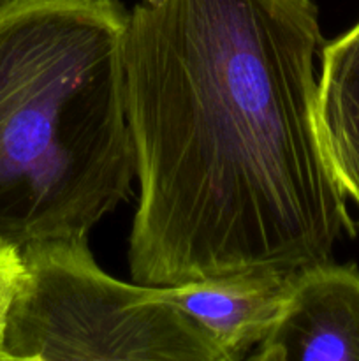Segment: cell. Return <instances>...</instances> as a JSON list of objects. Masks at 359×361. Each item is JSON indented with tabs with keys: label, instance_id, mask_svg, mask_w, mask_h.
<instances>
[{
	"label": "cell",
	"instance_id": "obj_1",
	"mask_svg": "<svg viewBox=\"0 0 359 361\" xmlns=\"http://www.w3.org/2000/svg\"><path fill=\"white\" fill-rule=\"evenodd\" d=\"M313 0H139L127 116L137 284L324 263L358 228L317 126Z\"/></svg>",
	"mask_w": 359,
	"mask_h": 361
},
{
	"label": "cell",
	"instance_id": "obj_2",
	"mask_svg": "<svg viewBox=\"0 0 359 361\" xmlns=\"http://www.w3.org/2000/svg\"><path fill=\"white\" fill-rule=\"evenodd\" d=\"M122 0H0V243L88 236L129 200Z\"/></svg>",
	"mask_w": 359,
	"mask_h": 361
},
{
	"label": "cell",
	"instance_id": "obj_3",
	"mask_svg": "<svg viewBox=\"0 0 359 361\" xmlns=\"http://www.w3.org/2000/svg\"><path fill=\"white\" fill-rule=\"evenodd\" d=\"M7 361H225L204 328L158 295L106 274L87 236L21 249Z\"/></svg>",
	"mask_w": 359,
	"mask_h": 361
},
{
	"label": "cell",
	"instance_id": "obj_4",
	"mask_svg": "<svg viewBox=\"0 0 359 361\" xmlns=\"http://www.w3.org/2000/svg\"><path fill=\"white\" fill-rule=\"evenodd\" d=\"M246 360L359 361V268L333 259L296 268L277 323Z\"/></svg>",
	"mask_w": 359,
	"mask_h": 361
},
{
	"label": "cell",
	"instance_id": "obj_5",
	"mask_svg": "<svg viewBox=\"0 0 359 361\" xmlns=\"http://www.w3.org/2000/svg\"><path fill=\"white\" fill-rule=\"evenodd\" d=\"M294 270H246L157 286L158 295L210 334L225 361L246 360L289 298Z\"/></svg>",
	"mask_w": 359,
	"mask_h": 361
},
{
	"label": "cell",
	"instance_id": "obj_6",
	"mask_svg": "<svg viewBox=\"0 0 359 361\" xmlns=\"http://www.w3.org/2000/svg\"><path fill=\"white\" fill-rule=\"evenodd\" d=\"M317 126L334 178L359 207V21L320 53Z\"/></svg>",
	"mask_w": 359,
	"mask_h": 361
},
{
	"label": "cell",
	"instance_id": "obj_7",
	"mask_svg": "<svg viewBox=\"0 0 359 361\" xmlns=\"http://www.w3.org/2000/svg\"><path fill=\"white\" fill-rule=\"evenodd\" d=\"M23 256L21 249L7 243H0V361H7L4 344H6L7 319L11 305L23 277Z\"/></svg>",
	"mask_w": 359,
	"mask_h": 361
},
{
	"label": "cell",
	"instance_id": "obj_8",
	"mask_svg": "<svg viewBox=\"0 0 359 361\" xmlns=\"http://www.w3.org/2000/svg\"><path fill=\"white\" fill-rule=\"evenodd\" d=\"M355 228H358V229H359V222H358V224H355Z\"/></svg>",
	"mask_w": 359,
	"mask_h": 361
}]
</instances>
